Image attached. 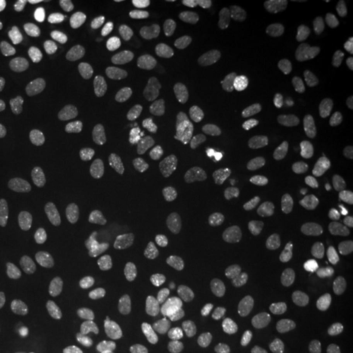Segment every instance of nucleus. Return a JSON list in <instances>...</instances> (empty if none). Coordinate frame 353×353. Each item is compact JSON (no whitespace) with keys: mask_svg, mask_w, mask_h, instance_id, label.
<instances>
[{"mask_svg":"<svg viewBox=\"0 0 353 353\" xmlns=\"http://www.w3.org/2000/svg\"><path fill=\"white\" fill-rule=\"evenodd\" d=\"M54 4H55V1H52V0H37V1H34L30 6L29 11H28L29 20L34 24L43 23L48 19Z\"/></svg>","mask_w":353,"mask_h":353,"instance_id":"obj_46","label":"nucleus"},{"mask_svg":"<svg viewBox=\"0 0 353 353\" xmlns=\"http://www.w3.org/2000/svg\"><path fill=\"white\" fill-rule=\"evenodd\" d=\"M268 114L265 103L248 101L228 110L223 117V123L229 128L245 130L262 123Z\"/></svg>","mask_w":353,"mask_h":353,"instance_id":"obj_8","label":"nucleus"},{"mask_svg":"<svg viewBox=\"0 0 353 353\" xmlns=\"http://www.w3.org/2000/svg\"><path fill=\"white\" fill-rule=\"evenodd\" d=\"M12 1L0 0V24L6 23L12 13Z\"/></svg>","mask_w":353,"mask_h":353,"instance_id":"obj_49","label":"nucleus"},{"mask_svg":"<svg viewBox=\"0 0 353 353\" xmlns=\"http://www.w3.org/2000/svg\"><path fill=\"white\" fill-rule=\"evenodd\" d=\"M334 3H339V4H348L350 0H334Z\"/></svg>","mask_w":353,"mask_h":353,"instance_id":"obj_56","label":"nucleus"},{"mask_svg":"<svg viewBox=\"0 0 353 353\" xmlns=\"http://www.w3.org/2000/svg\"><path fill=\"white\" fill-rule=\"evenodd\" d=\"M0 99L3 102V106L11 112V113H20L28 110L32 106V100L19 87H16L13 83L6 81L0 87Z\"/></svg>","mask_w":353,"mask_h":353,"instance_id":"obj_28","label":"nucleus"},{"mask_svg":"<svg viewBox=\"0 0 353 353\" xmlns=\"http://www.w3.org/2000/svg\"><path fill=\"white\" fill-rule=\"evenodd\" d=\"M185 276L194 290H205L212 285L214 275L210 265V256L202 248L191 250L185 262Z\"/></svg>","mask_w":353,"mask_h":353,"instance_id":"obj_7","label":"nucleus"},{"mask_svg":"<svg viewBox=\"0 0 353 353\" xmlns=\"http://www.w3.org/2000/svg\"><path fill=\"white\" fill-rule=\"evenodd\" d=\"M348 90L351 92V94H353V80L350 83V87H348Z\"/></svg>","mask_w":353,"mask_h":353,"instance_id":"obj_58","label":"nucleus"},{"mask_svg":"<svg viewBox=\"0 0 353 353\" xmlns=\"http://www.w3.org/2000/svg\"><path fill=\"white\" fill-rule=\"evenodd\" d=\"M347 181H348V186H350V189H351V192H352L353 195V168L350 169V172H348V174H347Z\"/></svg>","mask_w":353,"mask_h":353,"instance_id":"obj_53","label":"nucleus"},{"mask_svg":"<svg viewBox=\"0 0 353 353\" xmlns=\"http://www.w3.org/2000/svg\"><path fill=\"white\" fill-rule=\"evenodd\" d=\"M227 58V46L223 43H217L211 50L207 52L205 58L203 59V70L204 72H214L221 64L224 63Z\"/></svg>","mask_w":353,"mask_h":353,"instance_id":"obj_45","label":"nucleus"},{"mask_svg":"<svg viewBox=\"0 0 353 353\" xmlns=\"http://www.w3.org/2000/svg\"><path fill=\"white\" fill-rule=\"evenodd\" d=\"M265 190V181L258 174L242 176L230 192L232 202L245 205L254 202Z\"/></svg>","mask_w":353,"mask_h":353,"instance_id":"obj_22","label":"nucleus"},{"mask_svg":"<svg viewBox=\"0 0 353 353\" xmlns=\"http://www.w3.org/2000/svg\"><path fill=\"white\" fill-rule=\"evenodd\" d=\"M285 221V214L280 210H271L256 223L254 228V237L258 241H270L274 239Z\"/></svg>","mask_w":353,"mask_h":353,"instance_id":"obj_30","label":"nucleus"},{"mask_svg":"<svg viewBox=\"0 0 353 353\" xmlns=\"http://www.w3.org/2000/svg\"><path fill=\"white\" fill-rule=\"evenodd\" d=\"M242 90L240 77L234 74L219 76L214 83V99L220 102H229L239 97Z\"/></svg>","mask_w":353,"mask_h":353,"instance_id":"obj_33","label":"nucleus"},{"mask_svg":"<svg viewBox=\"0 0 353 353\" xmlns=\"http://www.w3.org/2000/svg\"><path fill=\"white\" fill-rule=\"evenodd\" d=\"M20 137L30 144H45L58 134L57 122L48 115L34 114L26 117L19 126Z\"/></svg>","mask_w":353,"mask_h":353,"instance_id":"obj_10","label":"nucleus"},{"mask_svg":"<svg viewBox=\"0 0 353 353\" xmlns=\"http://www.w3.org/2000/svg\"><path fill=\"white\" fill-rule=\"evenodd\" d=\"M164 243L153 241L137 246L130 255V262L134 265H160L164 262Z\"/></svg>","mask_w":353,"mask_h":353,"instance_id":"obj_24","label":"nucleus"},{"mask_svg":"<svg viewBox=\"0 0 353 353\" xmlns=\"http://www.w3.org/2000/svg\"><path fill=\"white\" fill-rule=\"evenodd\" d=\"M13 268V259L11 254L0 248V276L8 275Z\"/></svg>","mask_w":353,"mask_h":353,"instance_id":"obj_48","label":"nucleus"},{"mask_svg":"<svg viewBox=\"0 0 353 353\" xmlns=\"http://www.w3.org/2000/svg\"><path fill=\"white\" fill-rule=\"evenodd\" d=\"M265 331L270 335V338L279 343L280 345L290 344L294 341L299 335L297 328L294 327L288 318L284 316H270L265 321Z\"/></svg>","mask_w":353,"mask_h":353,"instance_id":"obj_29","label":"nucleus"},{"mask_svg":"<svg viewBox=\"0 0 353 353\" xmlns=\"http://www.w3.org/2000/svg\"><path fill=\"white\" fill-rule=\"evenodd\" d=\"M281 259L276 254L267 255L259 265L258 283L262 288H275L276 284L283 278V271L280 270Z\"/></svg>","mask_w":353,"mask_h":353,"instance_id":"obj_31","label":"nucleus"},{"mask_svg":"<svg viewBox=\"0 0 353 353\" xmlns=\"http://www.w3.org/2000/svg\"><path fill=\"white\" fill-rule=\"evenodd\" d=\"M321 64V54L316 49H305L301 52H288L280 59V70L290 79L299 80L313 76Z\"/></svg>","mask_w":353,"mask_h":353,"instance_id":"obj_4","label":"nucleus"},{"mask_svg":"<svg viewBox=\"0 0 353 353\" xmlns=\"http://www.w3.org/2000/svg\"><path fill=\"white\" fill-rule=\"evenodd\" d=\"M326 309H327V301L322 294V292L319 290H314L309 296H306L299 306L300 314L306 321L319 319Z\"/></svg>","mask_w":353,"mask_h":353,"instance_id":"obj_37","label":"nucleus"},{"mask_svg":"<svg viewBox=\"0 0 353 353\" xmlns=\"http://www.w3.org/2000/svg\"><path fill=\"white\" fill-rule=\"evenodd\" d=\"M83 3H85V1L84 0H58V1H55V4H58L62 8H72V7L80 6Z\"/></svg>","mask_w":353,"mask_h":353,"instance_id":"obj_52","label":"nucleus"},{"mask_svg":"<svg viewBox=\"0 0 353 353\" xmlns=\"http://www.w3.org/2000/svg\"><path fill=\"white\" fill-rule=\"evenodd\" d=\"M101 72L106 79L118 84L122 88H130L135 81V74L131 68H128L125 64L108 61L102 64Z\"/></svg>","mask_w":353,"mask_h":353,"instance_id":"obj_36","label":"nucleus"},{"mask_svg":"<svg viewBox=\"0 0 353 353\" xmlns=\"http://www.w3.org/2000/svg\"><path fill=\"white\" fill-rule=\"evenodd\" d=\"M173 32L164 24H153L148 26L140 36V50L147 58H153L170 45Z\"/></svg>","mask_w":353,"mask_h":353,"instance_id":"obj_17","label":"nucleus"},{"mask_svg":"<svg viewBox=\"0 0 353 353\" xmlns=\"http://www.w3.org/2000/svg\"><path fill=\"white\" fill-rule=\"evenodd\" d=\"M284 252L299 265L305 267H312L316 261V254L306 245L303 236H296L287 240L284 245Z\"/></svg>","mask_w":353,"mask_h":353,"instance_id":"obj_35","label":"nucleus"},{"mask_svg":"<svg viewBox=\"0 0 353 353\" xmlns=\"http://www.w3.org/2000/svg\"><path fill=\"white\" fill-rule=\"evenodd\" d=\"M119 11L131 24H141L148 17V11L140 0L119 1Z\"/></svg>","mask_w":353,"mask_h":353,"instance_id":"obj_42","label":"nucleus"},{"mask_svg":"<svg viewBox=\"0 0 353 353\" xmlns=\"http://www.w3.org/2000/svg\"><path fill=\"white\" fill-rule=\"evenodd\" d=\"M20 211L26 227L29 229H39L45 223V210L48 207V199L42 192H34L30 196L20 201Z\"/></svg>","mask_w":353,"mask_h":353,"instance_id":"obj_21","label":"nucleus"},{"mask_svg":"<svg viewBox=\"0 0 353 353\" xmlns=\"http://www.w3.org/2000/svg\"><path fill=\"white\" fill-rule=\"evenodd\" d=\"M301 227L310 232H325L330 227V204L321 198L309 203L299 214Z\"/></svg>","mask_w":353,"mask_h":353,"instance_id":"obj_19","label":"nucleus"},{"mask_svg":"<svg viewBox=\"0 0 353 353\" xmlns=\"http://www.w3.org/2000/svg\"><path fill=\"white\" fill-rule=\"evenodd\" d=\"M156 138L159 147L169 159H178L186 151V137L178 127L163 125L159 127Z\"/></svg>","mask_w":353,"mask_h":353,"instance_id":"obj_20","label":"nucleus"},{"mask_svg":"<svg viewBox=\"0 0 353 353\" xmlns=\"http://www.w3.org/2000/svg\"><path fill=\"white\" fill-rule=\"evenodd\" d=\"M348 276L350 278L353 279V242H352V268H351V271L348 272Z\"/></svg>","mask_w":353,"mask_h":353,"instance_id":"obj_57","label":"nucleus"},{"mask_svg":"<svg viewBox=\"0 0 353 353\" xmlns=\"http://www.w3.org/2000/svg\"><path fill=\"white\" fill-rule=\"evenodd\" d=\"M130 38V32L122 26H103L96 36V42L102 48H117L125 45Z\"/></svg>","mask_w":353,"mask_h":353,"instance_id":"obj_40","label":"nucleus"},{"mask_svg":"<svg viewBox=\"0 0 353 353\" xmlns=\"http://www.w3.org/2000/svg\"><path fill=\"white\" fill-rule=\"evenodd\" d=\"M318 336L327 353H339L353 338V314L348 309L328 316L318 328Z\"/></svg>","mask_w":353,"mask_h":353,"instance_id":"obj_2","label":"nucleus"},{"mask_svg":"<svg viewBox=\"0 0 353 353\" xmlns=\"http://www.w3.org/2000/svg\"><path fill=\"white\" fill-rule=\"evenodd\" d=\"M63 353H90L88 344L80 334H70L63 341Z\"/></svg>","mask_w":353,"mask_h":353,"instance_id":"obj_47","label":"nucleus"},{"mask_svg":"<svg viewBox=\"0 0 353 353\" xmlns=\"http://www.w3.org/2000/svg\"><path fill=\"white\" fill-rule=\"evenodd\" d=\"M237 61L242 74L250 81H258L267 70L265 59L255 51L249 49L241 51Z\"/></svg>","mask_w":353,"mask_h":353,"instance_id":"obj_32","label":"nucleus"},{"mask_svg":"<svg viewBox=\"0 0 353 353\" xmlns=\"http://www.w3.org/2000/svg\"><path fill=\"white\" fill-rule=\"evenodd\" d=\"M16 70L28 89L38 88L46 80V72L33 52H26L16 65Z\"/></svg>","mask_w":353,"mask_h":353,"instance_id":"obj_23","label":"nucleus"},{"mask_svg":"<svg viewBox=\"0 0 353 353\" xmlns=\"http://www.w3.org/2000/svg\"><path fill=\"white\" fill-rule=\"evenodd\" d=\"M309 280L301 272H290L287 276H283L274 292L275 307L279 310L290 307V303H294L296 299L309 290Z\"/></svg>","mask_w":353,"mask_h":353,"instance_id":"obj_14","label":"nucleus"},{"mask_svg":"<svg viewBox=\"0 0 353 353\" xmlns=\"http://www.w3.org/2000/svg\"><path fill=\"white\" fill-rule=\"evenodd\" d=\"M312 108L316 113L338 117L343 115L348 109L347 100L341 96L339 92L328 87H319L314 89L310 96Z\"/></svg>","mask_w":353,"mask_h":353,"instance_id":"obj_16","label":"nucleus"},{"mask_svg":"<svg viewBox=\"0 0 353 353\" xmlns=\"http://www.w3.org/2000/svg\"><path fill=\"white\" fill-rule=\"evenodd\" d=\"M170 99L163 90L154 89L145 93L132 109V117L139 122H152L168 113Z\"/></svg>","mask_w":353,"mask_h":353,"instance_id":"obj_12","label":"nucleus"},{"mask_svg":"<svg viewBox=\"0 0 353 353\" xmlns=\"http://www.w3.org/2000/svg\"><path fill=\"white\" fill-rule=\"evenodd\" d=\"M217 326L236 347L245 350L249 344V334L240 313L230 306H224L217 313Z\"/></svg>","mask_w":353,"mask_h":353,"instance_id":"obj_11","label":"nucleus"},{"mask_svg":"<svg viewBox=\"0 0 353 353\" xmlns=\"http://www.w3.org/2000/svg\"><path fill=\"white\" fill-rule=\"evenodd\" d=\"M6 57V48L3 46V43L0 42V61Z\"/></svg>","mask_w":353,"mask_h":353,"instance_id":"obj_54","label":"nucleus"},{"mask_svg":"<svg viewBox=\"0 0 353 353\" xmlns=\"http://www.w3.org/2000/svg\"><path fill=\"white\" fill-rule=\"evenodd\" d=\"M48 58L50 61L51 65L62 74L74 75L80 71V67H81L80 58L77 57L75 51L68 48L52 46L48 50Z\"/></svg>","mask_w":353,"mask_h":353,"instance_id":"obj_25","label":"nucleus"},{"mask_svg":"<svg viewBox=\"0 0 353 353\" xmlns=\"http://www.w3.org/2000/svg\"><path fill=\"white\" fill-rule=\"evenodd\" d=\"M11 169V160L6 154H0V183L6 181V178Z\"/></svg>","mask_w":353,"mask_h":353,"instance_id":"obj_50","label":"nucleus"},{"mask_svg":"<svg viewBox=\"0 0 353 353\" xmlns=\"http://www.w3.org/2000/svg\"><path fill=\"white\" fill-rule=\"evenodd\" d=\"M265 10L274 16H292L300 11L301 3L299 0H265Z\"/></svg>","mask_w":353,"mask_h":353,"instance_id":"obj_44","label":"nucleus"},{"mask_svg":"<svg viewBox=\"0 0 353 353\" xmlns=\"http://www.w3.org/2000/svg\"><path fill=\"white\" fill-rule=\"evenodd\" d=\"M68 36L77 43L85 45L90 37V23L85 14H76L68 24Z\"/></svg>","mask_w":353,"mask_h":353,"instance_id":"obj_41","label":"nucleus"},{"mask_svg":"<svg viewBox=\"0 0 353 353\" xmlns=\"http://www.w3.org/2000/svg\"><path fill=\"white\" fill-rule=\"evenodd\" d=\"M190 189L194 194H204L212 186L214 170L210 157L202 151L192 152L188 160Z\"/></svg>","mask_w":353,"mask_h":353,"instance_id":"obj_9","label":"nucleus"},{"mask_svg":"<svg viewBox=\"0 0 353 353\" xmlns=\"http://www.w3.org/2000/svg\"><path fill=\"white\" fill-rule=\"evenodd\" d=\"M156 230V221L151 212L145 210H135L117 227V237L121 241L132 242L150 237Z\"/></svg>","mask_w":353,"mask_h":353,"instance_id":"obj_5","label":"nucleus"},{"mask_svg":"<svg viewBox=\"0 0 353 353\" xmlns=\"http://www.w3.org/2000/svg\"><path fill=\"white\" fill-rule=\"evenodd\" d=\"M229 3H232V4H242V3H245V0H229Z\"/></svg>","mask_w":353,"mask_h":353,"instance_id":"obj_55","label":"nucleus"},{"mask_svg":"<svg viewBox=\"0 0 353 353\" xmlns=\"http://www.w3.org/2000/svg\"><path fill=\"white\" fill-rule=\"evenodd\" d=\"M352 58V46L344 38H335L328 43L327 63L335 74L343 72Z\"/></svg>","mask_w":353,"mask_h":353,"instance_id":"obj_26","label":"nucleus"},{"mask_svg":"<svg viewBox=\"0 0 353 353\" xmlns=\"http://www.w3.org/2000/svg\"><path fill=\"white\" fill-rule=\"evenodd\" d=\"M208 42H210V34L205 32L190 36L182 45V55L189 59L195 58L205 50V48L208 46Z\"/></svg>","mask_w":353,"mask_h":353,"instance_id":"obj_43","label":"nucleus"},{"mask_svg":"<svg viewBox=\"0 0 353 353\" xmlns=\"http://www.w3.org/2000/svg\"><path fill=\"white\" fill-rule=\"evenodd\" d=\"M92 165L84 156H76L59 165L51 174L52 188L58 192H67L87 182Z\"/></svg>","mask_w":353,"mask_h":353,"instance_id":"obj_3","label":"nucleus"},{"mask_svg":"<svg viewBox=\"0 0 353 353\" xmlns=\"http://www.w3.org/2000/svg\"><path fill=\"white\" fill-rule=\"evenodd\" d=\"M179 347L183 353H205L208 348V328L202 318H191L182 328Z\"/></svg>","mask_w":353,"mask_h":353,"instance_id":"obj_15","label":"nucleus"},{"mask_svg":"<svg viewBox=\"0 0 353 353\" xmlns=\"http://www.w3.org/2000/svg\"><path fill=\"white\" fill-rule=\"evenodd\" d=\"M190 303L182 296H166L159 303L160 316L166 322H178L189 312Z\"/></svg>","mask_w":353,"mask_h":353,"instance_id":"obj_34","label":"nucleus"},{"mask_svg":"<svg viewBox=\"0 0 353 353\" xmlns=\"http://www.w3.org/2000/svg\"><path fill=\"white\" fill-rule=\"evenodd\" d=\"M55 105H57V110L62 117L64 123L68 126L79 125L85 115L84 105L71 93H62L58 97Z\"/></svg>","mask_w":353,"mask_h":353,"instance_id":"obj_27","label":"nucleus"},{"mask_svg":"<svg viewBox=\"0 0 353 353\" xmlns=\"http://www.w3.org/2000/svg\"><path fill=\"white\" fill-rule=\"evenodd\" d=\"M88 96L96 109H106L113 103L115 93L106 81L94 80L89 84Z\"/></svg>","mask_w":353,"mask_h":353,"instance_id":"obj_39","label":"nucleus"},{"mask_svg":"<svg viewBox=\"0 0 353 353\" xmlns=\"http://www.w3.org/2000/svg\"><path fill=\"white\" fill-rule=\"evenodd\" d=\"M323 176L314 156L305 153L297 159L296 166L287 181V191L296 202L310 201L318 191V181Z\"/></svg>","mask_w":353,"mask_h":353,"instance_id":"obj_1","label":"nucleus"},{"mask_svg":"<svg viewBox=\"0 0 353 353\" xmlns=\"http://www.w3.org/2000/svg\"><path fill=\"white\" fill-rule=\"evenodd\" d=\"M11 214H12V211H11L10 204L3 199H0V224L8 221L11 219Z\"/></svg>","mask_w":353,"mask_h":353,"instance_id":"obj_51","label":"nucleus"},{"mask_svg":"<svg viewBox=\"0 0 353 353\" xmlns=\"http://www.w3.org/2000/svg\"><path fill=\"white\" fill-rule=\"evenodd\" d=\"M214 153L228 160H242L254 154L255 145L250 140L233 134H216L211 140Z\"/></svg>","mask_w":353,"mask_h":353,"instance_id":"obj_13","label":"nucleus"},{"mask_svg":"<svg viewBox=\"0 0 353 353\" xmlns=\"http://www.w3.org/2000/svg\"><path fill=\"white\" fill-rule=\"evenodd\" d=\"M59 279L64 288L72 292H83L87 290L90 283L88 268L80 261L68 258L59 265Z\"/></svg>","mask_w":353,"mask_h":353,"instance_id":"obj_18","label":"nucleus"},{"mask_svg":"<svg viewBox=\"0 0 353 353\" xmlns=\"http://www.w3.org/2000/svg\"><path fill=\"white\" fill-rule=\"evenodd\" d=\"M259 33L267 38L294 37L299 33V26L290 21L265 20L258 26Z\"/></svg>","mask_w":353,"mask_h":353,"instance_id":"obj_38","label":"nucleus"},{"mask_svg":"<svg viewBox=\"0 0 353 353\" xmlns=\"http://www.w3.org/2000/svg\"><path fill=\"white\" fill-rule=\"evenodd\" d=\"M275 132L281 138L303 140L307 138L313 130V121L306 113L299 109H290L279 114L275 118Z\"/></svg>","mask_w":353,"mask_h":353,"instance_id":"obj_6","label":"nucleus"}]
</instances>
